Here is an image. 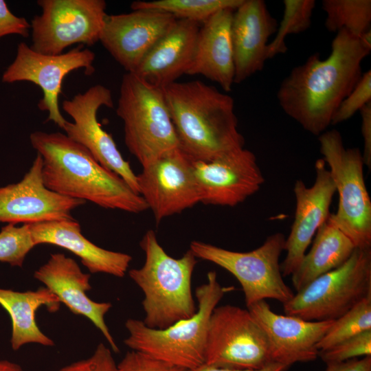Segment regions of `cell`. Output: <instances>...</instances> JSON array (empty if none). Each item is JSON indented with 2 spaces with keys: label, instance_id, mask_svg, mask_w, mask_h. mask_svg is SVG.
Returning a JSON list of instances; mask_svg holds the SVG:
<instances>
[{
  "label": "cell",
  "instance_id": "1",
  "mask_svg": "<svg viewBox=\"0 0 371 371\" xmlns=\"http://www.w3.org/2000/svg\"><path fill=\"white\" fill-rule=\"evenodd\" d=\"M370 51L359 37L339 30L327 58L313 54L283 79L277 92L280 107L305 131L319 136L361 79V63Z\"/></svg>",
  "mask_w": 371,
  "mask_h": 371
},
{
  "label": "cell",
  "instance_id": "2",
  "mask_svg": "<svg viewBox=\"0 0 371 371\" xmlns=\"http://www.w3.org/2000/svg\"><path fill=\"white\" fill-rule=\"evenodd\" d=\"M30 140L42 157L43 181L49 190L106 209L134 214L148 209L144 199L119 175L65 134L38 131L30 134Z\"/></svg>",
  "mask_w": 371,
  "mask_h": 371
},
{
  "label": "cell",
  "instance_id": "3",
  "mask_svg": "<svg viewBox=\"0 0 371 371\" xmlns=\"http://www.w3.org/2000/svg\"><path fill=\"white\" fill-rule=\"evenodd\" d=\"M162 89L179 148L192 160L209 161L244 148L229 95L198 80Z\"/></svg>",
  "mask_w": 371,
  "mask_h": 371
},
{
  "label": "cell",
  "instance_id": "4",
  "mask_svg": "<svg viewBox=\"0 0 371 371\" xmlns=\"http://www.w3.org/2000/svg\"><path fill=\"white\" fill-rule=\"evenodd\" d=\"M139 245L145 262L142 267L129 270L128 276L144 294V324L164 329L191 317L197 310L191 286L196 257L190 249L179 258L169 256L152 229L146 232Z\"/></svg>",
  "mask_w": 371,
  "mask_h": 371
},
{
  "label": "cell",
  "instance_id": "5",
  "mask_svg": "<svg viewBox=\"0 0 371 371\" xmlns=\"http://www.w3.org/2000/svg\"><path fill=\"white\" fill-rule=\"evenodd\" d=\"M230 288L222 286L214 271L207 274V282L195 290L196 312L164 329L146 326L143 321L129 318L125 323L128 337L124 340L132 350L148 355L167 363L193 370L204 364L209 320Z\"/></svg>",
  "mask_w": 371,
  "mask_h": 371
},
{
  "label": "cell",
  "instance_id": "6",
  "mask_svg": "<svg viewBox=\"0 0 371 371\" xmlns=\"http://www.w3.org/2000/svg\"><path fill=\"white\" fill-rule=\"evenodd\" d=\"M116 113L123 122L125 144L142 168L179 148L162 88L126 72L122 78Z\"/></svg>",
  "mask_w": 371,
  "mask_h": 371
},
{
  "label": "cell",
  "instance_id": "7",
  "mask_svg": "<svg viewBox=\"0 0 371 371\" xmlns=\"http://www.w3.org/2000/svg\"><path fill=\"white\" fill-rule=\"evenodd\" d=\"M318 140L339 196L337 210L328 218L356 248H371V200L364 180L362 153L357 147L346 148L335 129L326 131Z\"/></svg>",
  "mask_w": 371,
  "mask_h": 371
},
{
  "label": "cell",
  "instance_id": "8",
  "mask_svg": "<svg viewBox=\"0 0 371 371\" xmlns=\"http://www.w3.org/2000/svg\"><path fill=\"white\" fill-rule=\"evenodd\" d=\"M371 296V248H355L339 267L317 278L283 304L286 315L335 320Z\"/></svg>",
  "mask_w": 371,
  "mask_h": 371
},
{
  "label": "cell",
  "instance_id": "9",
  "mask_svg": "<svg viewBox=\"0 0 371 371\" xmlns=\"http://www.w3.org/2000/svg\"><path fill=\"white\" fill-rule=\"evenodd\" d=\"M285 239L283 234L275 233L259 247L245 252L193 240L190 250L196 258L216 264L232 273L242 286L247 307L265 299L284 304L294 295L283 280L279 262Z\"/></svg>",
  "mask_w": 371,
  "mask_h": 371
},
{
  "label": "cell",
  "instance_id": "10",
  "mask_svg": "<svg viewBox=\"0 0 371 371\" xmlns=\"http://www.w3.org/2000/svg\"><path fill=\"white\" fill-rule=\"evenodd\" d=\"M273 363L262 328L248 309L216 306L209 320L204 364L230 370H259Z\"/></svg>",
  "mask_w": 371,
  "mask_h": 371
},
{
  "label": "cell",
  "instance_id": "11",
  "mask_svg": "<svg viewBox=\"0 0 371 371\" xmlns=\"http://www.w3.org/2000/svg\"><path fill=\"white\" fill-rule=\"evenodd\" d=\"M41 14L31 21L32 43L36 52L57 55L79 43L93 45L100 41L104 25V0H38Z\"/></svg>",
  "mask_w": 371,
  "mask_h": 371
},
{
  "label": "cell",
  "instance_id": "12",
  "mask_svg": "<svg viewBox=\"0 0 371 371\" xmlns=\"http://www.w3.org/2000/svg\"><path fill=\"white\" fill-rule=\"evenodd\" d=\"M82 46L60 54L47 55L36 52L27 43L21 42L14 60L2 74L1 81H28L38 85L43 93L38 108L48 112L46 121H52L63 129L67 120L61 114L58 101L64 78L79 69H84L87 75L95 71L94 52L88 48L82 49Z\"/></svg>",
  "mask_w": 371,
  "mask_h": 371
},
{
  "label": "cell",
  "instance_id": "13",
  "mask_svg": "<svg viewBox=\"0 0 371 371\" xmlns=\"http://www.w3.org/2000/svg\"><path fill=\"white\" fill-rule=\"evenodd\" d=\"M102 106L113 107L111 91L102 85H95L65 100L62 108L74 122L67 121L63 129L68 137L85 147L102 166L119 175L139 194L137 175L98 120V111Z\"/></svg>",
  "mask_w": 371,
  "mask_h": 371
},
{
  "label": "cell",
  "instance_id": "14",
  "mask_svg": "<svg viewBox=\"0 0 371 371\" xmlns=\"http://www.w3.org/2000/svg\"><path fill=\"white\" fill-rule=\"evenodd\" d=\"M139 195L158 224L201 202L192 159L179 148L170 150L137 175Z\"/></svg>",
  "mask_w": 371,
  "mask_h": 371
},
{
  "label": "cell",
  "instance_id": "15",
  "mask_svg": "<svg viewBox=\"0 0 371 371\" xmlns=\"http://www.w3.org/2000/svg\"><path fill=\"white\" fill-rule=\"evenodd\" d=\"M192 163L201 203L206 205L234 207L258 192L265 181L255 155L244 148Z\"/></svg>",
  "mask_w": 371,
  "mask_h": 371
},
{
  "label": "cell",
  "instance_id": "16",
  "mask_svg": "<svg viewBox=\"0 0 371 371\" xmlns=\"http://www.w3.org/2000/svg\"><path fill=\"white\" fill-rule=\"evenodd\" d=\"M177 19L154 10H135L106 16L100 42L128 73H134Z\"/></svg>",
  "mask_w": 371,
  "mask_h": 371
},
{
  "label": "cell",
  "instance_id": "17",
  "mask_svg": "<svg viewBox=\"0 0 371 371\" xmlns=\"http://www.w3.org/2000/svg\"><path fill=\"white\" fill-rule=\"evenodd\" d=\"M42 166V157L37 153L20 181L0 187V222L23 225L74 219L71 211L86 202L47 188L43 181Z\"/></svg>",
  "mask_w": 371,
  "mask_h": 371
},
{
  "label": "cell",
  "instance_id": "18",
  "mask_svg": "<svg viewBox=\"0 0 371 371\" xmlns=\"http://www.w3.org/2000/svg\"><path fill=\"white\" fill-rule=\"evenodd\" d=\"M315 168L316 177L313 186L307 187L301 179L294 184L295 212L285 239L286 255L280 265L282 276H291L297 268L313 236L330 214V206L336 192L333 181L322 159L316 161Z\"/></svg>",
  "mask_w": 371,
  "mask_h": 371
},
{
  "label": "cell",
  "instance_id": "19",
  "mask_svg": "<svg viewBox=\"0 0 371 371\" xmlns=\"http://www.w3.org/2000/svg\"><path fill=\"white\" fill-rule=\"evenodd\" d=\"M265 332L271 361L287 368L297 362L315 360L317 344L334 320L306 321L292 315H279L262 300L247 307Z\"/></svg>",
  "mask_w": 371,
  "mask_h": 371
},
{
  "label": "cell",
  "instance_id": "20",
  "mask_svg": "<svg viewBox=\"0 0 371 371\" xmlns=\"http://www.w3.org/2000/svg\"><path fill=\"white\" fill-rule=\"evenodd\" d=\"M34 277L44 284L72 313L89 319L102 333L113 351L119 352L104 321L111 304L97 302L88 297L87 292L91 289V275L84 273L74 259L64 254H52L47 262L34 272Z\"/></svg>",
  "mask_w": 371,
  "mask_h": 371
},
{
  "label": "cell",
  "instance_id": "21",
  "mask_svg": "<svg viewBox=\"0 0 371 371\" xmlns=\"http://www.w3.org/2000/svg\"><path fill=\"white\" fill-rule=\"evenodd\" d=\"M278 26L262 0H243L234 11L231 34L234 83H241L262 70L267 60L269 39Z\"/></svg>",
  "mask_w": 371,
  "mask_h": 371
},
{
  "label": "cell",
  "instance_id": "22",
  "mask_svg": "<svg viewBox=\"0 0 371 371\" xmlns=\"http://www.w3.org/2000/svg\"><path fill=\"white\" fill-rule=\"evenodd\" d=\"M28 225L35 246L51 244L64 248L80 258L91 273H103L122 278L132 260L127 254L107 250L93 244L82 235L80 225L75 219Z\"/></svg>",
  "mask_w": 371,
  "mask_h": 371
},
{
  "label": "cell",
  "instance_id": "23",
  "mask_svg": "<svg viewBox=\"0 0 371 371\" xmlns=\"http://www.w3.org/2000/svg\"><path fill=\"white\" fill-rule=\"evenodd\" d=\"M199 25L195 21L177 19L133 74L161 88L177 82L179 77L187 74L192 63Z\"/></svg>",
  "mask_w": 371,
  "mask_h": 371
},
{
  "label": "cell",
  "instance_id": "24",
  "mask_svg": "<svg viewBox=\"0 0 371 371\" xmlns=\"http://www.w3.org/2000/svg\"><path fill=\"white\" fill-rule=\"evenodd\" d=\"M222 10L200 27L194 57L187 75H201L218 84L223 91L234 83L231 25L234 11Z\"/></svg>",
  "mask_w": 371,
  "mask_h": 371
},
{
  "label": "cell",
  "instance_id": "25",
  "mask_svg": "<svg viewBox=\"0 0 371 371\" xmlns=\"http://www.w3.org/2000/svg\"><path fill=\"white\" fill-rule=\"evenodd\" d=\"M0 305L8 312L12 322L10 344L12 350L35 343L53 346L54 341L39 328L36 313L42 306L49 312L56 313L60 308L58 298L46 287L23 292L0 288Z\"/></svg>",
  "mask_w": 371,
  "mask_h": 371
},
{
  "label": "cell",
  "instance_id": "26",
  "mask_svg": "<svg viewBox=\"0 0 371 371\" xmlns=\"http://www.w3.org/2000/svg\"><path fill=\"white\" fill-rule=\"evenodd\" d=\"M355 248L351 240L328 218L316 232L310 251L291 274L295 290L300 291L317 278L341 266Z\"/></svg>",
  "mask_w": 371,
  "mask_h": 371
},
{
  "label": "cell",
  "instance_id": "27",
  "mask_svg": "<svg viewBox=\"0 0 371 371\" xmlns=\"http://www.w3.org/2000/svg\"><path fill=\"white\" fill-rule=\"evenodd\" d=\"M243 0H156L135 1L131 8L135 10H154L168 13L177 19L204 23L216 12L236 10Z\"/></svg>",
  "mask_w": 371,
  "mask_h": 371
},
{
  "label": "cell",
  "instance_id": "28",
  "mask_svg": "<svg viewBox=\"0 0 371 371\" xmlns=\"http://www.w3.org/2000/svg\"><path fill=\"white\" fill-rule=\"evenodd\" d=\"M322 8L326 12L325 27L337 33L344 29L359 37L370 30V0H323Z\"/></svg>",
  "mask_w": 371,
  "mask_h": 371
},
{
  "label": "cell",
  "instance_id": "29",
  "mask_svg": "<svg viewBox=\"0 0 371 371\" xmlns=\"http://www.w3.org/2000/svg\"><path fill=\"white\" fill-rule=\"evenodd\" d=\"M283 4L282 19L267 47V60L286 52L288 35L302 33L310 27L316 3L315 0H284Z\"/></svg>",
  "mask_w": 371,
  "mask_h": 371
},
{
  "label": "cell",
  "instance_id": "30",
  "mask_svg": "<svg viewBox=\"0 0 371 371\" xmlns=\"http://www.w3.org/2000/svg\"><path fill=\"white\" fill-rule=\"evenodd\" d=\"M370 330L371 296H369L334 320L318 343V350H328L344 340Z\"/></svg>",
  "mask_w": 371,
  "mask_h": 371
},
{
  "label": "cell",
  "instance_id": "31",
  "mask_svg": "<svg viewBox=\"0 0 371 371\" xmlns=\"http://www.w3.org/2000/svg\"><path fill=\"white\" fill-rule=\"evenodd\" d=\"M35 247L28 224L8 223L0 231V262L21 267L27 254Z\"/></svg>",
  "mask_w": 371,
  "mask_h": 371
},
{
  "label": "cell",
  "instance_id": "32",
  "mask_svg": "<svg viewBox=\"0 0 371 371\" xmlns=\"http://www.w3.org/2000/svg\"><path fill=\"white\" fill-rule=\"evenodd\" d=\"M361 356H371V330L320 351L318 355L326 363L342 362Z\"/></svg>",
  "mask_w": 371,
  "mask_h": 371
},
{
  "label": "cell",
  "instance_id": "33",
  "mask_svg": "<svg viewBox=\"0 0 371 371\" xmlns=\"http://www.w3.org/2000/svg\"><path fill=\"white\" fill-rule=\"evenodd\" d=\"M370 102L371 70L369 69L363 73L353 90L342 101L333 117L331 124L335 125L350 119Z\"/></svg>",
  "mask_w": 371,
  "mask_h": 371
},
{
  "label": "cell",
  "instance_id": "34",
  "mask_svg": "<svg viewBox=\"0 0 371 371\" xmlns=\"http://www.w3.org/2000/svg\"><path fill=\"white\" fill-rule=\"evenodd\" d=\"M117 371H190L144 353L132 350L124 355L117 364Z\"/></svg>",
  "mask_w": 371,
  "mask_h": 371
},
{
  "label": "cell",
  "instance_id": "35",
  "mask_svg": "<svg viewBox=\"0 0 371 371\" xmlns=\"http://www.w3.org/2000/svg\"><path fill=\"white\" fill-rule=\"evenodd\" d=\"M58 371H117V364L111 350L100 343L90 357L74 362Z\"/></svg>",
  "mask_w": 371,
  "mask_h": 371
},
{
  "label": "cell",
  "instance_id": "36",
  "mask_svg": "<svg viewBox=\"0 0 371 371\" xmlns=\"http://www.w3.org/2000/svg\"><path fill=\"white\" fill-rule=\"evenodd\" d=\"M31 30L30 23L24 17L13 14L4 0H0V38L11 34L27 38Z\"/></svg>",
  "mask_w": 371,
  "mask_h": 371
},
{
  "label": "cell",
  "instance_id": "37",
  "mask_svg": "<svg viewBox=\"0 0 371 371\" xmlns=\"http://www.w3.org/2000/svg\"><path fill=\"white\" fill-rule=\"evenodd\" d=\"M361 117V135L363 139L362 153L364 165L371 168V102L366 104L360 111Z\"/></svg>",
  "mask_w": 371,
  "mask_h": 371
},
{
  "label": "cell",
  "instance_id": "38",
  "mask_svg": "<svg viewBox=\"0 0 371 371\" xmlns=\"http://www.w3.org/2000/svg\"><path fill=\"white\" fill-rule=\"evenodd\" d=\"M326 371H371V356L361 359H352L337 363H326Z\"/></svg>",
  "mask_w": 371,
  "mask_h": 371
},
{
  "label": "cell",
  "instance_id": "39",
  "mask_svg": "<svg viewBox=\"0 0 371 371\" xmlns=\"http://www.w3.org/2000/svg\"><path fill=\"white\" fill-rule=\"evenodd\" d=\"M287 368L286 366L277 363H271L259 370H230L211 367L203 364L191 371H285Z\"/></svg>",
  "mask_w": 371,
  "mask_h": 371
},
{
  "label": "cell",
  "instance_id": "40",
  "mask_svg": "<svg viewBox=\"0 0 371 371\" xmlns=\"http://www.w3.org/2000/svg\"><path fill=\"white\" fill-rule=\"evenodd\" d=\"M0 371H24L23 368L16 363L0 360Z\"/></svg>",
  "mask_w": 371,
  "mask_h": 371
}]
</instances>
